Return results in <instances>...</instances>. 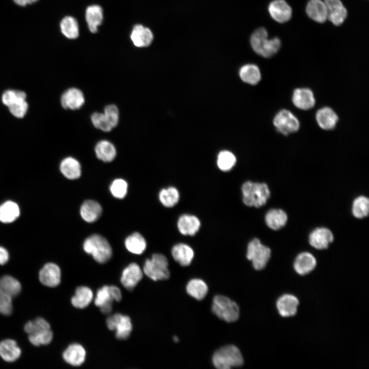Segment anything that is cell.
<instances>
[{
    "mask_svg": "<svg viewBox=\"0 0 369 369\" xmlns=\"http://www.w3.org/2000/svg\"><path fill=\"white\" fill-rule=\"evenodd\" d=\"M242 201L247 206L259 208L265 205L271 196L268 184L247 181L241 187Z\"/></svg>",
    "mask_w": 369,
    "mask_h": 369,
    "instance_id": "cell-1",
    "label": "cell"
},
{
    "mask_svg": "<svg viewBox=\"0 0 369 369\" xmlns=\"http://www.w3.org/2000/svg\"><path fill=\"white\" fill-rule=\"evenodd\" d=\"M268 32L264 28L256 29L252 34L250 43L253 50L264 57H270L280 49L281 42L278 37L268 39Z\"/></svg>",
    "mask_w": 369,
    "mask_h": 369,
    "instance_id": "cell-2",
    "label": "cell"
},
{
    "mask_svg": "<svg viewBox=\"0 0 369 369\" xmlns=\"http://www.w3.org/2000/svg\"><path fill=\"white\" fill-rule=\"evenodd\" d=\"M85 252L91 255L98 263H104L111 258L112 251L108 240L98 234H93L86 239L83 243Z\"/></svg>",
    "mask_w": 369,
    "mask_h": 369,
    "instance_id": "cell-3",
    "label": "cell"
},
{
    "mask_svg": "<svg viewBox=\"0 0 369 369\" xmlns=\"http://www.w3.org/2000/svg\"><path fill=\"white\" fill-rule=\"evenodd\" d=\"M214 366L219 369H228L239 367L243 363V359L239 348L233 345L221 347L212 357Z\"/></svg>",
    "mask_w": 369,
    "mask_h": 369,
    "instance_id": "cell-4",
    "label": "cell"
},
{
    "mask_svg": "<svg viewBox=\"0 0 369 369\" xmlns=\"http://www.w3.org/2000/svg\"><path fill=\"white\" fill-rule=\"evenodd\" d=\"M212 311L219 319L227 322L236 321L239 316V309L236 303L222 295L214 297Z\"/></svg>",
    "mask_w": 369,
    "mask_h": 369,
    "instance_id": "cell-5",
    "label": "cell"
},
{
    "mask_svg": "<svg viewBox=\"0 0 369 369\" xmlns=\"http://www.w3.org/2000/svg\"><path fill=\"white\" fill-rule=\"evenodd\" d=\"M143 270L145 274L154 281L168 279L170 277L168 259L161 254H154L151 259H147Z\"/></svg>",
    "mask_w": 369,
    "mask_h": 369,
    "instance_id": "cell-6",
    "label": "cell"
},
{
    "mask_svg": "<svg viewBox=\"0 0 369 369\" xmlns=\"http://www.w3.org/2000/svg\"><path fill=\"white\" fill-rule=\"evenodd\" d=\"M26 98V94L24 92L16 90H7L2 96L3 103L17 118H23L28 111V105Z\"/></svg>",
    "mask_w": 369,
    "mask_h": 369,
    "instance_id": "cell-7",
    "label": "cell"
},
{
    "mask_svg": "<svg viewBox=\"0 0 369 369\" xmlns=\"http://www.w3.org/2000/svg\"><path fill=\"white\" fill-rule=\"evenodd\" d=\"M271 255L270 248L263 244L257 238H253L248 243L247 257L252 262L254 268L261 270L266 265Z\"/></svg>",
    "mask_w": 369,
    "mask_h": 369,
    "instance_id": "cell-8",
    "label": "cell"
},
{
    "mask_svg": "<svg viewBox=\"0 0 369 369\" xmlns=\"http://www.w3.org/2000/svg\"><path fill=\"white\" fill-rule=\"evenodd\" d=\"M121 298V293L118 287L105 285L97 291L94 303L101 313L108 314L112 311L113 302H119Z\"/></svg>",
    "mask_w": 369,
    "mask_h": 369,
    "instance_id": "cell-9",
    "label": "cell"
},
{
    "mask_svg": "<svg viewBox=\"0 0 369 369\" xmlns=\"http://www.w3.org/2000/svg\"><path fill=\"white\" fill-rule=\"evenodd\" d=\"M273 124L277 131L284 135L295 133L300 127L298 118L291 111L284 109L276 114Z\"/></svg>",
    "mask_w": 369,
    "mask_h": 369,
    "instance_id": "cell-10",
    "label": "cell"
},
{
    "mask_svg": "<svg viewBox=\"0 0 369 369\" xmlns=\"http://www.w3.org/2000/svg\"><path fill=\"white\" fill-rule=\"evenodd\" d=\"M108 329L115 331L116 337L119 340L127 339L132 330L130 318L121 314L117 313L109 317L106 320Z\"/></svg>",
    "mask_w": 369,
    "mask_h": 369,
    "instance_id": "cell-11",
    "label": "cell"
},
{
    "mask_svg": "<svg viewBox=\"0 0 369 369\" xmlns=\"http://www.w3.org/2000/svg\"><path fill=\"white\" fill-rule=\"evenodd\" d=\"M332 231L325 227H318L311 232L308 240L310 244L316 249L321 250L327 249L334 240Z\"/></svg>",
    "mask_w": 369,
    "mask_h": 369,
    "instance_id": "cell-12",
    "label": "cell"
},
{
    "mask_svg": "<svg viewBox=\"0 0 369 369\" xmlns=\"http://www.w3.org/2000/svg\"><path fill=\"white\" fill-rule=\"evenodd\" d=\"M61 271L59 267L55 263H46L39 272V280L44 285L54 288L60 283Z\"/></svg>",
    "mask_w": 369,
    "mask_h": 369,
    "instance_id": "cell-13",
    "label": "cell"
},
{
    "mask_svg": "<svg viewBox=\"0 0 369 369\" xmlns=\"http://www.w3.org/2000/svg\"><path fill=\"white\" fill-rule=\"evenodd\" d=\"M143 276L142 271L136 263H131L122 271L120 282L128 290L132 291L141 280Z\"/></svg>",
    "mask_w": 369,
    "mask_h": 369,
    "instance_id": "cell-14",
    "label": "cell"
},
{
    "mask_svg": "<svg viewBox=\"0 0 369 369\" xmlns=\"http://www.w3.org/2000/svg\"><path fill=\"white\" fill-rule=\"evenodd\" d=\"M327 18L336 26L341 25L347 16V10L340 0H324Z\"/></svg>",
    "mask_w": 369,
    "mask_h": 369,
    "instance_id": "cell-15",
    "label": "cell"
},
{
    "mask_svg": "<svg viewBox=\"0 0 369 369\" xmlns=\"http://www.w3.org/2000/svg\"><path fill=\"white\" fill-rule=\"evenodd\" d=\"M269 12L276 22L284 23L290 19L292 8L284 0H274L269 5Z\"/></svg>",
    "mask_w": 369,
    "mask_h": 369,
    "instance_id": "cell-16",
    "label": "cell"
},
{
    "mask_svg": "<svg viewBox=\"0 0 369 369\" xmlns=\"http://www.w3.org/2000/svg\"><path fill=\"white\" fill-rule=\"evenodd\" d=\"M85 97L83 92L76 88H69L62 94L60 102L65 109L77 110L85 103Z\"/></svg>",
    "mask_w": 369,
    "mask_h": 369,
    "instance_id": "cell-17",
    "label": "cell"
},
{
    "mask_svg": "<svg viewBox=\"0 0 369 369\" xmlns=\"http://www.w3.org/2000/svg\"><path fill=\"white\" fill-rule=\"evenodd\" d=\"M299 303V300L295 296L289 294H284L277 300L276 308L280 316L289 317L296 314Z\"/></svg>",
    "mask_w": 369,
    "mask_h": 369,
    "instance_id": "cell-18",
    "label": "cell"
},
{
    "mask_svg": "<svg viewBox=\"0 0 369 369\" xmlns=\"http://www.w3.org/2000/svg\"><path fill=\"white\" fill-rule=\"evenodd\" d=\"M317 261L314 256L308 252H303L297 255L293 268L299 275H305L311 272L316 267Z\"/></svg>",
    "mask_w": 369,
    "mask_h": 369,
    "instance_id": "cell-19",
    "label": "cell"
},
{
    "mask_svg": "<svg viewBox=\"0 0 369 369\" xmlns=\"http://www.w3.org/2000/svg\"><path fill=\"white\" fill-rule=\"evenodd\" d=\"M292 101L295 107L303 110L312 109L315 105V99L311 90L302 88L296 89L293 93Z\"/></svg>",
    "mask_w": 369,
    "mask_h": 369,
    "instance_id": "cell-20",
    "label": "cell"
},
{
    "mask_svg": "<svg viewBox=\"0 0 369 369\" xmlns=\"http://www.w3.org/2000/svg\"><path fill=\"white\" fill-rule=\"evenodd\" d=\"M130 38L135 47H146L151 44L153 39V34L148 28L137 24L133 28Z\"/></svg>",
    "mask_w": 369,
    "mask_h": 369,
    "instance_id": "cell-21",
    "label": "cell"
},
{
    "mask_svg": "<svg viewBox=\"0 0 369 369\" xmlns=\"http://www.w3.org/2000/svg\"><path fill=\"white\" fill-rule=\"evenodd\" d=\"M86 352L84 347L78 343L70 344L63 352L65 362L74 366L81 365L86 359Z\"/></svg>",
    "mask_w": 369,
    "mask_h": 369,
    "instance_id": "cell-22",
    "label": "cell"
},
{
    "mask_svg": "<svg viewBox=\"0 0 369 369\" xmlns=\"http://www.w3.org/2000/svg\"><path fill=\"white\" fill-rule=\"evenodd\" d=\"M200 225L199 219L193 215H182L177 221L178 230L183 235H194L199 230Z\"/></svg>",
    "mask_w": 369,
    "mask_h": 369,
    "instance_id": "cell-23",
    "label": "cell"
},
{
    "mask_svg": "<svg viewBox=\"0 0 369 369\" xmlns=\"http://www.w3.org/2000/svg\"><path fill=\"white\" fill-rule=\"evenodd\" d=\"M316 119L318 125L321 128L325 130H330L336 127L338 120V117L332 108L325 107L317 111Z\"/></svg>",
    "mask_w": 369,
    "mask_h": 369,
    "instance_id": "cell-24",
    "label": "cell"
},
{
    "mask_svg": "<svg viewBox=\"0 0 369 369\" xmlns=\"http://www.w3.org/2000/svg\"><path fill=\"white\" fill-rule=\"evenodd\" d=\"M286 212L280 209H272L265 214L264 220L266 225L275 231L279 230L285 225L288 221Z\"/></svg>",
    "mask_w": 369,
    "mask_h": 369,
    "instance_id": "cell-25",
    "label": "cell"
},
{
    "mask_svg": "<svg viewBox=\"0 0 369 369\" xmlns=\"http://www.w3.org/2000/svg\"><path fill=\"white\" fill-rule=\"evenodd\" d=\"M171 253L174 259L183 266L191 264L194 255L192 248L183 243L174 245L172 249Z\"/></svg>",
    "mask_w": 369,
    "mask_h": 369,
    "instance_id": "cell-26",
    "label": "cell"
},
{
    "mask_svg": "<svg viewBox=\"0 0 369 369\" xmlns=\"http://www.w3.org/2000/svg\"><path fill=\"white\" fill-rule=\"evenodd\" d=\"M306 12L313 20L322 23L327 19V9L322 0H310L306 7Z\"/></svg>",
    "mask_w": 369,
    "mask_h": 369,
    "instance_id": "cell-27",
    "label": "cell"
},
{
    "mask_svg": "<svg viewBox=\"0 0 369 369\" xmlns=\"http://www.w3.org/2000/svg\"><path fill=\"white\" fill-rule=\"evenodd\" d=\"M102 213L100 204L93 200H87L84 202L80 209V214L86 222H93L96 221Z\"/></svg>",
    "mask_w": 369,
    "mask_h": 369,
    "instance_id": "cell-28",
    "label": "cell"
},
{
    "mask_svg": "<svg viewBox=\"0 0 369 369\" xmlns=\"http://www.w3.org/2000/svg\"><path fill=\"white\" fill-rule=\"evenodd\" d=\"M20 355L21 350L15 340L6 339L0 342V356L5 361L14 362L19 358Z\"/></svg>",
    "mask_w": 369,
    "mask_h": 369,
    "instance_id": "cell-29",
    "label": "cell"
},
{
    "mask_svg": "<svg viewBox=\"0 0 369 369\" xmlns=\"http://www.w3.org/2000/svg\"><path fill=\"white\" fill-rule=\"evenodd\" d=\"M59 169L63 175L69 179H77L81 175L80 164L72 157L64 158L60 162Z\"/></svg>",
    "mask_w": 369,
    "mask_h": 369,
    "instance_id": "cell-30",
    "label": "cell"
},
{
    "mask_svg": "<svg viewBox=\"0 0 369 369\" xmlns=\"http://www.w3.org/2000/svg\"><path fill=\"white\" fill-rule=\"evenodd\" d=\"M85 17L89 30L96 33L103 20L102 9L97 5L89 6L86 9Z\"/></svg>",
    "mask_w": 369,
    "mask_h": 369,
    "instance_id": "cell-31",
    "label": "cell"
},
{
    "mask_svg": "<svg viewBox=\"0 0 369 369\" xmlns=\"http://www.w3.org/2000/svg\"><path fill=\"white\" fill-rule=\"evenodd\" d=\"M20 215V209L15 202L8 200L0 205V221L9 223L14 221Z\"/></svg>",
    "mask_w": 369,
    "mask_h": 369,
    "instance_id": "cell-32",
    "label": "cell"
},
{
    "mask_svg": "<svg viewBox=\"0 0 369 369\" xmlns=\"http://www.w3.org/2000/svg\"><path fill=\"white\" fill-rule=\"evenodd\" d=\"M96 157L104 162H111L115 158L116 150L114 145L107 140L98 141L95 147Z\"/></svg>",
    "mask_w": 369,
    "mask_h": 369,
    "instance_id": "cell-33",
    "label": "cell"
},
{
    "mask_svg": "<svg viewBox=\"0 0 369 369\" xmlns=\"http://www.w3.org/2000/svg\"><path fill=\"white\" fill-rule=\"evenodd\" d=\"M93 294L88 287L81 286L77 288L75 295L71 298V303L76 308L84 309L92 301Z\"/></svg>",
    "mask_w": 369,
    "mask_h": 369,
    "instance_id": "cell-34",
    "label": "cell"
},
{
    "mask_svg": "<svg viewBox=\"0 0 369 369\" xmlns=\"http://www.w3.org/2000/svg\"><path fill=\"white\" fill-rule=\"evenodd\" d=\"M125 245L130 252L138 255L142 254L147 247L144 237L138 232H135L127 237L125 241Z\"/></svg>",
    "mask_w": 369,
    "mask_h": 369,
    "instance_id": "cell-35",
    "label": "cell"
},
{
    "mask_svg": "<svg viewBox=\"0 0 369 369\" xmlns=\"http://www.w3.org/2000/svg\"><path fill=\"white\" fill-rule=\"evenodd\" d=\"M239 76L244 83L254 85L261 79V73L259 68L254 64H247L239 70Z\"/></svg>",
    "mask_w": 369,
    "mask_h": 369,
    "instance_id": "cell-36",
    "label": "cell"
},
{
    "mask_svg": "<svg viewBox=\"0 0 369 369\" xmlns=\"http://www.w3.org/2000/svg\"><path fill=\"white\" fill-rule=\"evenodd\" d=\"M186 291L188 294L197 300H202L206 296L208 288L201 279H193L187 284Z\"/></svg>",
    "mask_w": 369,
    "mask_h": 369,
    "instance_id": "cell-37",
    "label": "cell"
},
{
    "mask_svg": "<svg viewBox=\"0 0 369 369\" xmlns=\"http://www.w3.org/2000/svg\"><path fill=\"white\" fill-rule=\"evenodd\" d=\"M60 28L63 35L69 39H75L79 35V27L77 21L73 17H65L61 21Z\"/></svg>",
    "mask_w": 369,
    "mask_h": 369,
    "instance_id": "cell-38",
    "label": "cell"
},
{
    "mask_svg": "<svg viewBox=\"0 0 369 369\" xmlns=\"http://www.w3.org/2000/svg\"><path fill=\"white\" fill-rule=\"evenodd\" d=\"M369 212V200L364 196L356 197L352 203V213L356 218L362 219L366 217Z\"/></svg>",
    "mask_w": 369,
    "mask_h": 369,
    "instance_id": "cell-39",
    "label": "cell"
},
{
    "mask_svg": "<svg viewBox=\"0 0 369 369\" xmlns=\"http://www.w3.org/2000/svg\"><path fill=\"white\" fill-rule=\"evenodd\" d=\"M0 289L13 298L20 293L22 286L16 279L9 275H5L0 279Z\"/></svg>",
    "mask_w": 369,
    "mask_h": 369,
    "instance_id": "cell-40",
    "label": "cell"
},
{
    "mask_svg": "<svg viewBox=\"0 0 369 369\" xmlns=\"http://www.w3.org/2000/svg\"><path fill=\"white\" fill-rule=\"evenodd\" d=\"M158 197L160 202L163 206L171 208L179 201L180 195L176 188L170 187L161 190Z\"/></svg>",
    "mask_w": 369,
    "mask_h": 369,
    "instance_id": "cell-41",
    "label": "cell"
},
{
    "mask_svg": "<svg viewBox=\"0 0 369 369\" xmlns=\"http://www.w3.org/2000/svg\"><path fill=\"white\" fill-rule=\"evenodd\" d=\"M236 158L233 153L224 150L219 152L217 156V165L218 168L222 171L231 170L235 166Z\"/></svg>",
    "mask_w": 369,
    "mask_h": 369,
    "instance_id": "cell-42",
    "label": "cell"
},
{
    "mask_svg": "<svg viewBox=\"0 0 369 369\" xmlns=\"http://www.w3.org/2000/svg\"><path fill=\"white\" fill-rule=\"evenodd\" d=\"M28 339L30 343L36 346L46 345L52 341L53 333L51 329L45 330L28 335Z\"/></svg>",
    "mask_w": 369,
    "mask_h": 369,
    "instance_id": "cell-43",
    "label": "cell"
},
{
    "mask_svg": "<svg viewBox=\"0 0 369 369\" xmlns=\"http://www.w3.org/2000/svg\"><path fill=\"white\" fill-rule=\"evenodd\" d=\"M48 329H51L50 324L41 317H38L33 321H28L24 326V330L28 335Z\"/></svg>",
    "mask_w": 369,
    "mask_h": 369,
    "instance_id": "cell-44",
    "label": "cell"
},
{
    "mask_svg": "<svg viewBox=\"0 0 369 369\" xmlns=\"http://www.w3.org/2000/svg\"><path fill=\"white\" fill-rule=\"evenodd\" d=\"M110 190L114 197L122 199L126 196L127 193V182L122 179H116L112 182Z\"/></svg>",
    "mask_w": 369,
    "mask_h": 369,
    "instance_id": "cell-45",
    "label": "cell"
},
{
    "mask_svg": "<svg viewBox=\"0 0 369 369\" xmlns=\"http://www.w3.org/2000/svg\"><path fill=\"white\" fill-rule=\"evenodd\" d=\"M91 120L94 127L104 132H110L113 129L103 113H93L91 116Z\"/></svg>",
    "mask_w": 369,
    "mask_h": 369,
    "instance_id": "cell-46",
    "label": "cell"
},
{
    "mask_svg": "<svg viewBox=\"0 0 369 369\" xmlns=\"http://www.w3.org/2000/svg\"><path fill=\"white\" fill-rule=\"evenodd\" d=\"M107 121L114 128L119 122V110L115 105H109L105 107L103 112Z\"/></svg>",
    "mask_w": 369,
    "mask_h": 369,
    "instance_id": "cell-47",
    "label": "cell"
},
{
    "mask_svg": "<svg viewBox=\"0 0 369 369\" xmlns=\"http://www.w3.org/2000/svg\"><path fill=\"white\" fill-rule=\"evenodd\" d=\"M12 312V298L0 289V313L8 316Z\"/></svg>",
    "mask_w": 369,
    "mask_h": 369,
    "instance_id": "cell-48",
    "label": "cell"
},
{
    "mask_svg": "<svg viewBox=\"0 0 369 369\" xmlns=\"http://www.w3.org/2000/svg\"><path fill=\"white\" fill-rule=\"evenodd\" d=\"M9 255L7 250L2 247H0V264L4 265L9 260Z\"/></svg>",
    "mask_w": 369,
    "mask_h": 369,
    "instance_id": "cell-49",
    "label": "cell"
},
{
    "mask_svg": "<svg viewBox=\"0 0 369 369\" xmlns=\"http://www.w3.org/2000/svg\"><path fill=\"white\" fill-rule=\"evenodd\" d=\"M17 5L20 6H26L36 2L37 0H13Z\"/></svg>",
    "mask_w": 369,
    "mask_h": 369,
    "instance_id": "cell-50",
    "label": "cell"
},
{
    "mask_svg": "<svg viewBox=\"0 0 369 369\" xmlns=\"http://www.w3.org/2000/svg\"><path fill=\"white\" fill-rule=\"evenodd\" d=\"M173 340H174L175 342H177V341H178V338H177V337L175 336V337H174L173 338Z\"/></svg>",
    "mask_w": 369,
    "mask_h": 369,
    "instance_id": "cell-51",
    "label": "cell"
}]
</instances>
